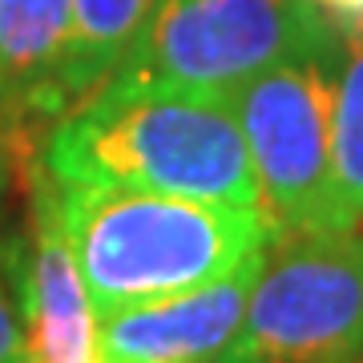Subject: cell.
<instances>
[{"mask_svg":"<svg viewBox=\"0 0 363 363\" xmlns=\"http://www.w3.org/2000/svg\"><path fill=\"white\" fill-rule=\"evenodd\" d=\"M339 33L331 109V222L363 234V21H331Z\"/></svg>","mask_w":363,"mask_h":363,"instance_id":"10","label":"cell"},{"mask_svg":"<svg viewBox=\"0 0 363 363\" xmlns=\"http://www.w3.org/2000/svg\"><path fill=\"white\" fill-rule=\"evenodd\" d=\"M335 45L259 73L230 93L247 138L259 206L271 234L335 230L331 222V109H335Z\"/></svg>","mask_w":363,"mask_h":363,"instance_id":"5","label":"cell"},{"mask_svg":"<svg viewBox=\"0 0 363 363\" xmlns=\"http://www.w3.org/2000/svg\"><path fill=\"white\" fill-rule=\"evenodd\" d=\"M327 45H335V25L315 0H154L113 77L230 97L267 69Z\"/></svg>","mask_w":363,"mask_h":363,"instance_id":"4","label":"cell"},{"mask_svg":"<svg viewBox=\"0 0 363 363\" xmlns=\"http://www.w3.org/2000/svg\"><path fill=\"white\" fill-rule=\"evenodd\" d=\"M21 323L28 363H97L93 303L85 295L61 218L49 169L33 178V234L21 267Z\"/></svg>","mask_w":363,"mask_h":363,"instance_id":"7","label":"cell"},{"mask_svg":"<svg viewBox=\"0 0 363 363\" xmlns=\"http://www.w3.org/2000/svg\"><path fill=\"white\" fill-rule=\"evenodd\" d=\"M150 13L154 0H73L65 57L49 93V117H65L125 65Z\"/></svg>","mask_w":363,"mask_h":363,"instance_id":"9","label":"cell"},{"mask_svg":"<svg viewBox=\"0 0 363 363\" xmlns=\"http://www.w3.org/2000/svg\"><path fill=\"white\" fill-rule=\"evenodd\" d=\"M9 363H28V359H25V355H21V359H9Z\"/></svg>","mask_w":363,"mask_h":363,"instance_id":"14","label":"cell"},{"mask_svg":"<svg viewBox=\"0 0 363 363\" xmlns=\"http://www.w3.org/2000/svg\"><path fill=\"white\" fill-rule=\"evenodd\" d=\"M0 202H4V162H0Z\"/></svg>","mask_w":363,"mask_h":363,"instance_id":"13","label":"cell"},{"mask_svg":"<svg viewBox=\"0 0 363 363\" xmlns=\"http://www.w3.org/2000/svg\"><path fill=\"white\" fill-rule=\"evenodd\" d=\"M25 355V323H21V303L0 279V363Z\"/></svg>","mask_w":363,"mask_h":363,"instance_id":"11","label":"cell"},{"mask_svg":"<svg viewBox=\"0 0 363 363\" xmlns=\"http://www.w3.org/2000/svg\"><path fill=\"white\" fill-rule=\"evenodd\" d=\"M57 218L93 315L210 286L271 242V226L255 206L130 186L65 182L57 186Z\"/></svg>","mask_w":363,"mask_h":363,"instance_id":"2","label":"cell"},{"mask_svg":"<svg viewBox=\"0 0 363 363\" xmlns=\"http://www.w3.org/2000/svg\"><path fill=\"white\" fill-rule=\"evenodd\" d=\"M259 262L262 255L210 286L93 315L97 363H214L242 323Z\"/></svg>","mask_w":363,"mask_h":363,"instance_id":"6","label":"cell"},{"mask_svg":"<svg viewBox=\"0 0 363 363\" xmlns=\"http://www.w3.org/2000/svg\"><path fill=\"white\" fill-rule=\"evenodd\" d=\"M214 363H363V234H271Z\"/></svg>","mask_w":363,"mask_h":363,"instance_id":"3","label":"cell"},{"mask_svg":"<svg viewBox=\"0 0 363 363\" xmlns=\"http://www.w3.org/2000/svg\"><path fill=\"white\" fill-rule=\"evenodd\" d=\"M331 21H363V0H315Z\"/></svg>","mask_w":363,"mask_h":363,"instance_id":"12","label":"cell"},{"mask_svg":"<svg viewBox=\"0 0 363 363\" xmlns=\"http://www.w3.org/2000/svg\"><path fill=\"white\" fill-rule=\"evenodd\" d=\"M73 0H0V117H49Z\"/></svg>","mask_w":363,"mask_h":363,"instance_id":"8","label":"cell"},{"mask_svg":"<svg viewBox=\"0 0 363 363\" xmlns=\"http://www.w3.org/2000/svg\"><path fill=\"white\" fill-rule=\"evenodd\" d=\"M57 186H130L222 206H259V178L226 93L113 77L57 117L45 145Z\"/></svg>","mask_w":363,"mask_h":363,"instance_id":"1","label":"cell"}]
</instances>
